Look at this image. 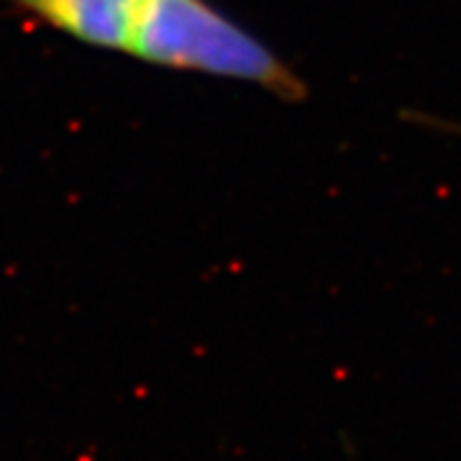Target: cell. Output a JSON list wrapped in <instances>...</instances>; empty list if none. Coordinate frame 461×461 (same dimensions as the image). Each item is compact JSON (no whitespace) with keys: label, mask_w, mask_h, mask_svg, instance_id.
<instances>
[{"label":"cell","mask_w":461,"mask_h":461,"mask_svg":"<svg viewBox=\"0 0 461 461\" xmlns=\"http://www.w3.org/2000/svg\"><path fill=\"white\" fill-rule=\"evenodd\" d=\"M57 32L151 65L230 77L300 98L303 83L275 51L208 0H8Z\"/></svg>","instance_id":"1"}]
</instances>
